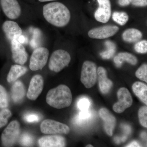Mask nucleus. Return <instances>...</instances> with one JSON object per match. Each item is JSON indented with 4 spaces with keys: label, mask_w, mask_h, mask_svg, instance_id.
<instances>
[{
    "label": "nucleus",
    "mask_w": 147,
    "mask_h": 147,
    "mask_svg": "<svg viewBox=\"0 0 147 147\" xmlns=\"http://www.w3.org/2000/svg\"><path fill=\"white\" fill-rule=\"evenodd\" d=\"M35 13L46 24L55 28L66 27L71 21L70 10L65 5L59 2L45 4L40 10Z\"/></svg>",
    "instance_id": "nucleus-1"
},
{
    "label": "nucleus",
    "mask_w": 147,
    "mask_h": 147,
    "mask_svg": "<svg viewBox=\"0 0 147 147\" xmlns=\"http://www.w3.org/2000/svg\"><path fill=\"white\" fill-rule=\"evenodd\" d=\"M0 4L4 14L8 20L17 23H27L37 16L25 13L18 0H0Z\"/></svg>",
    "instance_id": "nucleus-2"
},
{
    "label": "nucleus",
    "mask_w": 147,
    "mask_h": 147,
    "mask_svg": "<svg viewBox=\"0 0 147 147\" xmlns=\"http://www.w3.org/2000/svg\"><path fill=\"white\" fill-rule=\"evenodd\" d=\"M46 102L51 107L60 109L70 106L72 96L70 89L65 85H60L47 92Z\"/></svg>",
    "instance_id": "nucleus-3"
},
{
    "label": "nucleus",
    "mask_w": 147,
    "mask_h": 147,
    "mask_svg": "<svg viewBox=\"0 0 147 147\" xmlns=\"http://www.w3.org/2000/svg\"><path fill=\"white\" fill-rule=\"evenodd\" d=\"M71 60V56L66 50L61 49L54 50L49 59L48 67L51 71L58 73L68 66Z\"/></svg>",
    "instance_id": "nucleus-4"
},
{
    "label": "nucleus",
    "mask_w": 147,
    "mask_h": 147,
    "mask_svg": "<svg viewBox=\"0 0 147 147\" xmlns=\"http://www.w3.org/2000/svg\"><path fill=\"white\" fill-rule=\"evenodd\" d=\"M50 52L46 47L40 46L33 51L30 60L29 67L32 71L41 70L47 64Z\"/></svg>",
    "instance_id": "nucleus-5"
},
{
    "label": "nucleus",
    "mask_w": 147,
    "mask_h": 147,
    "mask_svg": "<svg viewBox=\"0 0 147 147\" xmlns=\"http://www.w3.org/2000/svg\"><path fill=\"white\" fill-rule=\"evenodd\" d=\"M97 79V70L95 63L86 61L82 65L81 81L87 88H90L95 84Z\"/></svg>",
    "instance_id": "nucleus-6"
},
{
    "label": "nucleus",
    "mask_w": 147,
    "mask_h": 147,
    "mask_svg": "<svg viewBox=\"0 0 147 147\" xmlns=\"http://www.w3.org/2000/svg\"><path fill=\"white\" fill-rule=\"evenodd\" d=\"M20 125L18 121H12L3 131L1 142L5 147H11L15 144L20 133Z\"/></svg>",
    "instance_id": "nucleus-7"
},
{
    "label": "nucleus",
    "mask_w": 147,
    "mask_h": 147,
    "mask_svg": "<svg viewBox=\"0 0 147 147\" xmlns=\"http://www.w3.org/2000/svg\"><path fill=\"white\" fill-rule=\"evenodd\" d=\"M18 40L13 39L9 42L11 57L15 63L24 65L28 61V55L25 46Z\"/></svg>",
    "instance_id": "nucleus-8"
},
{
    "label": "nucleus",
    "mask_w": 147,
    "mask_h": 147,
    "mask_svg": "<svg viewBox=\"0 0 147 147\" xmlns=\"http://www.w3.org/2000/svg\"><path fill=\"white\" fill-rule=\"evenodd\" d=\"M41 132L45 134H68L70 129L66 125L52 119H45L40 125Z\"/></svg>",
    "instance_id": "nucleus-9"
},
{
    "label": "nucleus",
    "mask_w": 147,
    "mask_h": 147,
    "mask_svg": "<svg viewBox=\"0 0 147 147\" xmlns=\"http://www.w3.org/2000/svg\"><path fill=\"white\" fill-rule=\"evenodd\" d=\"M1 28L6 39L8 42L13 39H19L23 34V30L16 21L7 20L3 22Z\"/></svg>",
    "instance_id": "nucleus-10"
},
{
    "label": "nucleus",
    "mask_w": 147,
    "mask_h": 147,
    "mask_svg": "<svg viewBox=\"0 0 147 147\" xmlns=\"http://www.w3.org/2000/svg\"><path fill=\"white\" fill-rule=\"evenodd\" d=\"M118 101L114 104L113 109L116 113H123L127 108H129L132 105L133 102L132 96L130 93L127 89L121 88L117 92Z\"/></svg>",
    "instance_id": "nucleus-11"
},
{
    "label": "nucleus",
    "mask_w": 147,
    "mask_h": 147,
    "mask_svg": "<svg viewBox=\"0 0 147 147\" xmlns=\"http://www.w3.org/2000/svg\"><path fill=\"white\" fill-rule=\"evenodd\" d=\"M44 86L43 77L40 74L33 76L27 92V97L31 100H36L42 92Z\"/></svg>",
    "instance_id": "nucleus-12"
},
{
    "label": "nucleus",
    "mask_w": 147,
    "mask_h": 147,
    "mask_svg": "<svg viewBox=\"0 0 147 147\" xmlns=\"http://www.w3.org/2000/svg\"><path fill=\"white\" fill-rule=\"evenodd\" d=\"M119 30V28L117 26H105L90 30L88 35L90 38L94 39H105L113 36Z\"/></svg>",
    "instance_id": "nucleus-13"
},
{
    "label": "nucleus",
    "mask_w": 147,
    "mask_h": 147,
    "mask_svg": "<svg viewBox=\"0 0 147 147\" xmlns=\"http://www.w3.org/2000/svg\"><path fill=\"white\" fill-rule=\"evenodd\" d=\"M97 1L98 7L95 12V18L98 22L105 24L108 22L111 16L110 0H97Z\"/></svg>",
    "instance_id": "nucleus-14"
},
{
    "label": "nucleus",
    "mask_w": 147,
    "mask_h": 147,
    "mask_svg": "<svg viewBox=\"0 0 147 147\" xmlns=\"http://www.w3.org/2000/svg\"><path fill=\"white\" fill-rule=\"evenodd\" d=\"M99 115L104 122V127L105 131L109 136H112L116 126L115 117L105 108H102L99 110Z\"/></svg>",
    "instance_id": "nucleus-15"
},
{
    "label": "nucleus",
    "mask_w": 147,
    "mask_h": 147,
    "mask_svg": "<svg viewBox=\"0 0 147 147\" xmlns=\"http://www.w3.org/2000/svg\"><path fill=\"white\" fill-rule=\"evenodd\" d=\"M38 145L40 147H63L66 146L65 140L59 135H49L39 139Z\"/></svg>",
    "instance_id": "nucleus-16"
},
{
    "label": "nucleus",
    "mask_w": 147,
    "mask_h": 147,
    "mask_svg": "<svg viewBox=\"0 0 147 147\" xmlns=\"http://www.w3.org/2000/svg\"><path fill=\"white\" fill-rule=\"evenodd\" d=\"M98 85L100 92L102 94H107L113 86V83L107 77V71L104 67H99L97 69Z\"/></svg>",
    "instance_id": "nucleus-17"
},
{
    "label": "nucleus",
    "mask_w": 147,
    "mask_h": 147,
    "mask_svg": "<svg viewBox=\"0 0 147 147\" xmlns=\"http://www.w3.org/2000/svg\"><path fill=\"white\" fill-rule=\"evenodd\" d=\"M28 68L21 65H13L11 67L7 77V80L9 83L16 82L20 77L25 75L28 71Z\"/></svg>",
    "instance_id": "nucleus-18"
},
{
    "label": "nucleus",
    "mask_w": 147,
    "mask_h": 147,
    "mask_svg": "<svg viewBox=\"0 0 147 147\" xmlns=\"http://www.w3.org/2000/svg\"><path fill=\"white\" fill-rule=\"evenodd\" d=\"M11 98L15 102H20L26 94V89L24 84L20 81H16L11 88Z\"/></svg>",
    "instance_id": "nucleus-19"
},
{
    "label": "nucleus",
    "mask_w": 147,
    "mask_h": 147,
    "mask_svg": "<svg viewBox=\"0 0 147 147\" xmlns=\"http://www.w3.org/2000/svg\"><path fill=\"white\" fill-rule=\"evenodd\" d=\"M114 61L116 66L118 67H121L124 61H126L132 65H135L138 62L137 58L135 56L127 52L119 53L114 58Z\"/></svg>",
    "instance_id": "nucleus-20"
},
{
    "label": "nucleus",
    "mask_w": 147,
    "mask_h": 147,
    "mask_svg": "<svg viewBox=\"0 0 147 147\" xmlns=\"http://www.w3.org/2000/svg\"><path fill=\"white\" fill-rule=\"evenodd\" d=\"M132 90L134 94L142 100V102L147 104V86L141 82H136L132 85Z\"/></svg>",
    "instance_id": "nucleus-21"
},
{
    "label": "nucleus",
    "mask_w": 147,
    "mask_h": 147,
    "mask_svg": "<svg viewBox=\"0 0 147 147\" xmlns=\"http://www.w3.org/2000/svg\"><path fill=\"white\" fill-rule=\"evenodd\" d=\"M142 33L139 30L135 28H129L125 30L122 34L123 39L128 42H135L139 41L142 38Z\"/></svg>",
    "instance_id": "nucleus-22"
},
{
    "label": "nucleus",
    "mask_w": 147,
    "mask_h": 147,
    "mask_svg": "<svg viewBox=\"0 0 147 147\" xmlns=\"http://www.w3.org/2000/svg\"><path fill=\"white\" fill-rule=\"evenodd\" d=\"M106 50L100 53L101 57L104 59H109L114 56L115 53L116 45L114 42L110 40H107L105 42Z\"/></svg>",
    "instance_id": "nucleus-23"
},
{
    "label": "nucleus",
    "mask_w": 147,
    "mask_h": 147,
    "mask_svg": "<svg viewBox=\"0 0 147 147\" xmlns=\"http://www.w3.org/2000/svg\"><path fill=\"white\" fill-rule=\"evenodd\" d=\"M113 19L119 25L123 26L128 21L129 16L125 12L115 11L113 13Z\"/></svg>",
    "instance_id": "nucleus-24"
},
{
    "label": "nucleus",
    "mask_w": 147,
    "mask_h": 147,
    "mask_svg": "<svg viewBox=\"0 0 147 147\" xmlns=\"http://www.w3.org/2000/svg\"><path fill=\"white\" fill-rule=\"evenodd\" d=\"M8 94L4 87L0 85V108L4 109L8 107Z\"/></svg>",
    "instance_id": "nucleus-25"
},
{
    "label": "nucleus",
    "mask_w": 147,
    "mask_h": 147,
    "mask_svg": "<svg viewBox=\"0 0 147 147\" xmlns=\"http://www.w3.org/2000/svg\"><path fill=\"white\" fill-rule=\"evenodd\" d=\"M11 116V112L8 109L4 108L0 111V128L6 125Z\"/></svg>",
    "instance_id": "nucleus-26"
},
{
    "label": "nucleus",
    "mask_w": 147,
    "mask_h": 147,
    "mask_svg": "<svg viewBox=\"0 0 147 147\" xmlns=\"http://www.w3.org/2000/svg\"><path fill=\"white\" fill-rule=\"evenodd\" d=\"M138 117L140 123L144 127H147V107L143 106L139 109Z\"/></svg>",
    "instance_id": "nucleus-27"
},
{
    "label": "nucleus",
    "mask_w": 147,
    "mask_h": 147,
    "mask_svg": "<svg viewBox=\"0 0 147 147\" xmlns=\"http://www.w3.org/2000/svg\"><path fill=\"white\" fill-rule=\"evenodd\" d=\"M91 117V113L89 110H81L79 115L75 119V122L78 124H81L89 119Z\"/></svg>",
    "instance_id": "nucleus-28"
},
{
    "label": "nucleus",
    "mask_w": 147,
    "mask_h": 147,
    "mask_svg": "<svg viewBox=\"0 0 147 147\" xmlns=\"http://www.w3.org/2000/svg\"><path fill=\"white\" fill-rule=\"evenodd\" d=\"M137 78L142 81L147 82V65L144 64L138 68L135 73Z\"/></svg>",
    "instance_id": "nucleus-29"
},
{
    "label": "nucleus",
    "mask_w": 147,
    "mask_h": 147,
    "mask_svg": "<svg viewBox=\"0 0 147 147\" xmlns=\"http://www.w3.org/2000/svg\"><path fill=\"white\" fill-rule=\"evenodd\" d=\"M134 49L137 53L145 54L147 52V41L141 40L137 42L134 45Z\"/></svg>",
    "instance_id": "nucleus-30"
},
{
    "label": "nucleus",
    "mask_w": 147,
    "mask_h": 147,
    "mask_svg": "<svg viewBox=\"0 0 147 147\" xmlns=\"http://www.w3.org/2000/svg\"><path fill=\"white\" fill-rule=\"evenodd\" d=\"M33 142L32 137L28 134H23L20 137V143L24 146H30L33 144Z\"/></svg>",
    "instance_id": "nucleus-31"
},
{
    "label": "nucleus",
    "mask_w": 147,
    "mask_h": 147,
    "mask_svg": "<svg viewBox=\"0 0 147 147\" xmlns=\"http://www.w3.org/2000/svg\"><path fill=\"white\" fill-rule=\"evenodd\" d=\"M77 107L81 110H88L90 105V100L86 97L79 99L77 104Z\"/></svg>",
    "instance_id": "nucleus-32"
},
{
    "label": "nucleus",
    "mask_w": 147,
    "mask_h": 147,
    "mask_svg": "<svg viewBox=\"0 0 147 147\" xmlns=\"http://www.w3.org/2000/svg\"><path fill=\"white\" fill-rule=\"evenodd\" d=\"M39 116L35 114H29L25 117V120L28 123L36 122L39 121Z\"/></svg>",
    "instance_id": "nucleus-33"
},
{
    "label": "nucleus",
    "mask_w": 147,
    "mask_h": 147,
    "mask_svg": "<svg viewBox=\"0 0 147 147\" xmlns=\"http://www.w3.org/2000/svg\"><path fill=\"white\" fill-rule=\"evenodd\" d=\"M131 3L135 6H146L147 5V0H133Z\"/></svg>",
    "instance_id": "nucleus-34"
},
{
    "label": "nucleus",
    "mask_w": 147,
    "mask_h": 147,
    "mask_svg": "<svg viewBox=\"0 0 147 147\" xmlns=\"http://www.w3.org/2000/svg\"><path fill=\"white\" fill-rule=\"evenodd\" d=\"M133 0H118V3L121 6H126L130 4Z\"/></svg>",
    "instance_id": "nucleus-35"
},
{
    "label": "nucleus",
    "mask_w": 147,
    "mask_h": 147,
    "mask_svg": "<svg viewBox=\"0 0 147 147\" xmlns=\"http://www.w3.org/2000/svg\"><path fill=\"white\" fill-rule=\"evenodd\" d=\"M127 139V137L125 136H123L122 137H115V142L117 144H120L121 142H124L126 141Z\"/></svg>",
    "instance_id": "nucleus-36"
},
{
    "label": "nucleus",
    "mask_w": 147,
    "mask_h": 147,
    "mask_svg": "<svg viewBox=\"0 0 147 147\" xmlns=\"http://www.w3.org/2000/svg\"><path fill=\"white\" fill-rule=\"evenodd\" d=\"M140 144L138 143V142H131L130 144H129L127 145V146H126V147H140Z\"/></svg>",
    "instance_id": "nucleus-37"
},
{
    "label": "nucleus",
    "mask_w": 147,
    "mask_h": 147,
    "mask_svg": "<svg viewBox=\"0 0 147 147\" xmlns=\"http://www.w3.org/2000/svg\"><path fill=\"white\" fill-rule=\"evenodd\" d=\"M122 127H123V130H124L125 132L127 133V134H129L131 132V128H130V127L128 126V125H123V127L122 126Z\"/></svg>",
    "instance_id": "nucleus-38"
},
{
    "label": "nucleus",
    "mask_w": 147,
    "mask_h": 147,
    "mask_svg": "<svg viewBox=\"0 0 147 147\" xmlns=\"http://www.w3.org/2000/svg\"><path fill=\"white\" fill-rule=\"evenodd\" d=\"M38 1L40 3H47L54 2V1H56V0H38Z\"/></svg>",
    "instance_id": "nucleus-39"
},
{
    "label": "nucleus",
    "mask_w": 147,
    "mask_h": 147,
    "mask_svg": "<svg viewBox=\"0 0 147 147\" xmlns=\"http://www.w3.org/2000/svg\"><path fill=\"white\" fill-rule=\"evenodd\" d=\"M141 137H142V139L146 140V133L145 132H142V134H141Z\"/></svg>",
    "instance_id": "nucleus-40"
},
{
    "label": "nucleus",
    "mask_w": 147,
    "mask_h": 147,
    "mask_svg": "<svg viewBox=\"0 0 147 147\" xmlns=\"http://www.w3.org/2000/svg\"><path fill=\"white\" fill-rule=\"evenodd\" d=\"M86 147H93V146L92 145L89 144V145H87V146H86Z\"/></svg>",
    "instance_id": "nucleus-41"
}]
</instances>
